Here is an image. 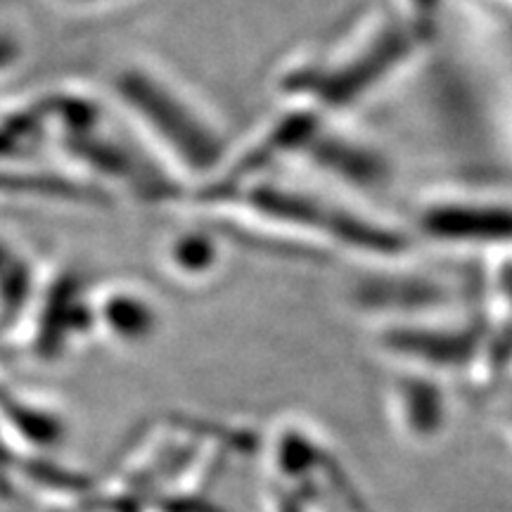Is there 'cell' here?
<instances>
[{"mask_svg": "<svg viewBox=\"0 0 512 512\" xmlns=\"http://www.w3.org/2000/svg\"><path fill=\"white\" fill-rule=\"evenodd\" d=\"M420 228L439 242L512 245V200L434 197L420 211Z\"/></svg>", "mask_w": 512, "mask_h": 512, "instance_id": "obj_1", "label": "cell"}]
</instances>
